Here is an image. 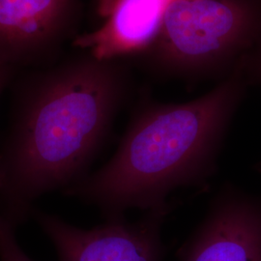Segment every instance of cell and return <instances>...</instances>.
<instances>
[{"instance_id":"obj_1","label":"cell","mask_w":261,"mask_h":261,"mask_svg":"<svg viewBox=\"0 0 261 261\" xmlns=\"http://www.w3.org/2000/svg\"><path fill=\"white\" fill-rule=\"evenodd\" d=\"M130 91L121 60L88 53L21 80L0 148V215L16 228L39 197L85 177Z\"/></svg>"},{"instance_id":"obj_9","label":"cell","mask_w":261,"mask_h":261,"mask_svg":"<svg viewBox=\"0 0 261 261\" xmlns=\"http://www.w3.org/2000/svg\"><path fill=\"white\" fill-rule=\"evenodd\" d=\"M245 70L250 84L261 86V41L245 59Z\"/></svg>"},{"instance_id":"obj_2","label":"cell","mask_w":261,"mask_h":261,"mask_svg":"<svg viewBox=\"0 0 261 261\" xmlns=\"http://www.w3.org/2000/svg\"><path fill=\"white\" fill-rule=\"evenodd\" d=\"M249 85L244 59L192 101L141 100L112 159L62 194L96 206L111 220L125 218L133 208H167L169 194L179 188H203L218 171L226 134Z\"/></svg>"},{"instance_id":"obj_7","label":"cell","mask_w":261,"mask_h":261,"mask_svg":"<svg viewBox=\"0 0 261 261\" xmlns=\"http://www.w3.org/2000/svg\"><path fill=\"white\" fill-rule=\"evenodd\" d=\"M171 0H100L103 22L74 38L73 46L102 60L139 56L156 36Z\"/></svg>"},{"instance_id":"obj_12","label":"cell","mask_w":261,"mask_h":261,"mask_svg":"<svg viewBox=\"0 0 261 261\" xmlns=\"http://www.w3.org/2000/svg\"><path fill=\"white\" fill-rule=\"evenodd\" d=\"M1 183H2V173H1V170H0V187H1Z\"/></svg>"},{"instance_id":"obj_13","label":"cell","mask_w":261,"mask_h":261,"mask_svg":"<svg viewBox=\"0 0 261 261\" xmlns=\"http://www.w3.org/2000/svg\"><path fill=\"white\" fill-rule=\"evenodd\" d=\"M99 1H100V0H95V2H96V3H98Z\"/></svg>"},{"instance_id":"obj_4","label":"cell","mask_w":261,"mask_h":261,"mask_svg":"<svg viewBox=\"0 0 261 261\" xmlns=\"http://www.w3.org/2000/svg\"><path fill=\"white\" fill-rule=\"evenodd\" d=\"M171 211L172 205L150 210L136 223L106 220L91 229L34 209L31 215L55 245L58 261H162V227Z\"/></svg>"},{"instance_id":"obj_8","label":"cell","mask_w":261,"mask_h":261,"mask_svg":"<svg viewBox=\"0 0 261 261\" xmlns=\"http://www.w3.org/2000/svg\"><path fill=\"white\" fill-rule=\"evenodd\" d=\"M0 261H32L16 239L15 227L0 215Z\"/></svg>"},{"instance_id":"obj_3","label":"cell","mask_w":261,"mask_h":261,"mask_svg":"<svg viewBox=\"0 0 261 261\" xmlns=\"http://www.w3.org/2000/svg\"><path fill=\"white\" fill-rule=\"evenodd\" d=\"M261 41V0H171L139 55L155 75L224 80Z\"/></svg>"},{"instance_id":"obj_11","label":"cell","mask_w":261,"mask_h":261,"mask_svg":"<svg viewBox=\"0 0 261 261\" xmlns=\"http://www.w3.org/2000/svg\"><path fill=\"white\" fill-rule=\"evenodd\" d=\"M256 169H257V171H258V172H260L261 173V162L259 164H257V166H256Z\"/></svg>"},{"instance_id":"obj_5","label":"cell","mask_w":261,"mask_h":261,"mask_svg":"<svg viewBox=\"0 0 261 261\" xmlns=\"http://www.w3.org/2000/svg\"><path fill=\"white\" fill-rule=\"evenodd\" d=\"M81 10V0H0V64L19 69L53 59Z\"/></svg>"},{"instance_id":"obj_6","label":"cell","mask_w":261,"mask_h":261,"mask_svg":"<svg viewBox=\"0 0 261 261\" xmlns=\"http://www.w3.org/2000/svg\"><path fill=\"white\" fill-rule=\"evenodd\" d=\"M181 261H261V195L226 183L211 199Z\"/></svg>"},{"instance_id":"obj_10","label":"cell","mask_w":261,"mask_h":261,"mask_svg":"<svg viewBox=\"0 0 261 261\" xmlns=\"http://www.w3.org/2000/svg\"><path fill=\"white\" fill-rule=\"evenodd\" d=\"M17 71H18V69H16L12 66L0 64V95L7 87V85L12 82Z\"/></svg>"}]
</instances>
